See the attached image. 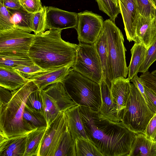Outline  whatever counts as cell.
Returning <instances> with one entry per match:
<instances>
[{
	"label": "cell",
	"mask_w": 156,
	"mask_h": 156,
	"mask_svg": "<svg viewBox=\"0 0 156 156\" xmlns=\"http://www.w3.org/2000/svg\"><path fill=\"white\" fill-rule=\"evenodd\" d=\"M144 133L147 138L153 140L156 134V113L149 122Z\"/></svg>",
	"instance_id": "41"
},
{
	"label": "cell",
	"mask_w": 156,
	"mask_h": 156,
	"mask_svg": "<svg viewBox=\"0 0 156 156\" xmlns=\"http://www.w3.org/2000/svg\"><path fill=\"white\" fill-rule=\"evenodd\" d=\"M100 85L101 102L99 112L109 120L114 122H119L117 106L112 100L110 88L102 79Z\"/></svg>",
	"instance_id": "19"
},
{
	"label": "cell",
	"mask_w": 156,
	"mask_h": 156,
	"mask_svg": "<svg viewBox=\"0 0 156 156\" xmlns=\"http://www.w3.org/2000/svg\"><path fill=\"white\" fill-rule=\"evenodd\" d=\"M62 83L72 100L77 105L99 111L101 102L100 84L73 69Z\"/></svg>",
	"instance_id": "4"
},
{
	"label": "cell",
	"mask_w": 156,
	"mask_h": 156,
	"mask_svg": "<svg viewBox=\"0 0 156 156\" xmlns=\"http://www.w3.org/2000/svg\"><path fill=\"white\" fill-rule=\"evenodd\" d=\"M37 88L30 80L21 88L12 91L10 100L0 105V137L8 138L28 134L34 130L25 122L23 115L29 96Z\"/></svg>",
	"instance_id": "3"
},
{
	"label": "cell",
	"mask_w": 156,
	"mask_h": 156,
	"mask_svg": "<svg viewBox=\"0 0 156 156\" xmlns=\"http://www.w3.org/2000/svg\"><path fill=\"white\" fill-rule=\"evenodd\" d=\"M26 105L30 108L44 114L41 91L38 88L33 91L29 95L27 99Z\"/></svg>",
	"instance_id": "32"
},
{
	"label": "cell",
	"mask_w": 156,
	"mask_h": 156,
	"mask_svg": "<svg viewBox=\"0 0 156 156\" xmlns=\"http://www.w3.org/2000/svg\"><path fill=\"white\" fill-rule=\"evenodd\" d=\"M80 116L88 139L104 156H128L136 133L121 121H112L98 111L79 106Z\"/></svg>",
	"instance_id": "1"
},
{
	"label": "cell",
	"mask_w": 156,
	"mask_h": 156,
	"mask_svg": "<svg viewBox=\"0 0 156 156\" xmlns=\"http://www.w3.org/2000/svg\"><path fill=\"white\" fill-rule=\"evenodd\" d=\"M127 40L137 43L136 21L138 13L136 0H118Z\"/></svg>",
	"instance_id": "12"
},
{
	"label": "cell",
	"mask_w": 156,
	"mask_h": 156,
	"mask_svg": "<svg viewBox=\"0 0 156 156\" xmlns=\"http://www.w3.org/2000/svg\"><path fill=\"white\" fill-rule=\"evenodd\" d=\"M128 156H156V142L143 133H136Z\"/></svg>",
	"instance_id": "20"
},
{
	"label": "cell",
	"mask_w": 156,
	"mask_h": 156,
	"mask_svg": "<svg viewBox=\"0 0 156 156\" xmlns=\"http://www.w3.org/2000/svg\"><path fill=\"white\" fill-rule=\"evenodd\" d=\"M130 86V93L119 121L132 132L144 133L154 114L137 88L133 83Z\"/></svg>",
	"instance_id": "6"
},
{
	"label": "cell",
	"mask_w": 156,
	"mask_h": 156,
	"mask_svg": "<svg viewBox=\"0 0 156 156\" xmlns=\"http://www.w3.org/2000/svg\"><path fill=\"white\" fill-rule=\"evenodd\" d=\"M78 22L76 30L80 42L93 44L102 30L104 21L102 17L87 10L77 13Z\"/></svg>",
	"instance_id": "9"
},
{
	"label": "cell",
	"mask_w": 156,
	"mask_h": 156,
	"mask_svg": "<svg viewBox=\"0 0 156 156\" xmlns=\"http://www.w3.org/2000/svg\"><path fill=\"white\" fill-rule=\"evenodd\" d=\"M156 61V36L147 50L144 60L139 69V73H143L148 71L150 66Z\"/></svg>",
	"instance_id": "33"
},
{
	"label": "cell",
	"mask_w": 156,
	"mask_h": 156,
	"mask_svg": "<svg viewBox=\"0 0 156 156\" xmlns=\"http://www.w3.org/2000/svg\"><path fill=\"white\" fill-rule=\"evenodd\" d=\"M130 80L128 77H120L112 81L111 94L112 100L117 106L119 122L130 93Z\"/></svg>",
	"instance_id": "14"
},
{
	"label": "cell",
	"mask_w": 156,
	"mask_h": 156,
	"mask_svg": "<svg viewBox=\"0 0 156 156\" xmlns=\"http://www.w3.org/2000/svg\"><path fill=\"white\" fill-rule=\"evenodd\" d=\"M24 121L33 129L47 127V121L44 115L31 108L26 105L23 115Z\"/></svg>",
	"instance_id": "26"
},
{
	"label": "cell",
	"mask_w": 156,
	"mask_h": 156,
	"mask_svg": "<svg viewBox=\"0 0 156 156\" xmlns=\"http://www.w3.org/2000/svg\"><path fill=\"white\" fill-rule=\"evenodd\" d=\"M143 84L147 99V105L150 109L154 114L156 113V95L145 85Z\"/></svg>",
	"instance_id": "40"
},
{
	"label": "cell",
	"mask_w": 156,
	"mask_h": 156,
	"mask_svg": "<svg viewBox=\"0 0 156 156\" xmlns=\"http://www.w3.org/2000/svg\"><path fill=\"white\" fill-rule=\"evenodd\" d=\"M73 64L58 68L39 73L29 79L36 84L40 90L48 86L57 83H62L69 72L72 69Z\"/></svg>",
	"instance_id": "15"
},
{
	"label": "cell",
	"mask_w": 156,
	"mask_h": 156,
	"mask_svg": "<svg viewBox=\"0 0 156 156\" xmlns=\"http://www.w3.org/2000/svg\"><path fill=\"white\" fill-rule=\"evenodd\" d=\"M0 2L7 8L17 9L22 7L20 0H0Z\"/></svg>",
	"instance_id": "44"
},
{
	"label": "cell",
	"mask_w": 156,
	"mask_h": 156,
	"mask_svg": "<svg viewBox=\"0 0 156 156\" xmlns=\"http://www.w3.org/2000/svg\"><path fill=\"white\" fill-rule=\"evenodd\" d=\"M43 90L53 98L60 112H65L77 105L72 100L62 83L50 85Z\"/></svg>",
	"instance_id": "17"
},
{
	"label": "cell",
	"mask_w": 156,
	"mask_h": 156,
	"mask_svg": "<svg viewBox=\"0 0 156 156\" xmlns=\"http://www.w3.org/2000/svg\"><path fill=\"white\" fill-rule=\"evenodd\" d=\"M152 1L154 4V5L156 7V0H152Z\"/></svg>",
	"instance_id": "47"
},
{
	"label": "cell",
	"mask_w": 156,
	"mask_h": 156,
	"mask_svg": "<svg viewBox=\"0 0 156 156\" xmlns=\"http://www.w3.org/2000/svg\"><path fill=\"white\" fill-rule=\"evenodd\" d=\"M64 112L67 117L69 130L73 140L75 141L78 138L89 139L80 116L79 105H76Z\"/></svg>",
	"instance_id": "21"
},
{
	"label": "cell",
	"mask_w": 156,
	"mask_h": 156,
	"mask_svg": "<svg viewBox=\"0 0 156 156\" xmlns=\"http://www.w3.org/2000/svg\"><path fill=\"white\" fill-rule=\"evenodd\" d=\"M13 68L24 77L29 80L36 74L47 71L35 64L31 66L20 65Z\"/></svg>",
	"instance_id": "37"
},
{
	"label": "cell",
	"mask_w": 156,
	"mask_h": 156,
	"mask_svg": "<svg viewBox=\"0 0 156 156\" xmlns=\"http://www.w3.org/2000/svg\"><path fill=\"white\" fill-rule=\"evenodd\" d=\"M93 44L100 58L102 69V79L111 89L112 81L108 64L107 38L104 26L98 39Z\"/></svg>",
	"instance_id": "22"
},
{
	"label": "cell",
	"mask_w": 156,
	"mask_h": 156,
	"mask_svg": "<svg viewBox=\"0 0 156 156\" xmlns=\"http://www.w3.org/2000/svg\"><path fill=\"white\" fill-rule=\"evenodd\" d=\"M46 129V127L38 128L28 134L23 156H39L41 142Z\"/></svg>",
	"instance_id": "25"
},
{
	"label": "cell",
	"mask_w": 156,
	"mask_h": 156,
	"mask_svg": "<svg viewBox=\"0 0 156 156\" xmlns=\"http://www.w3.org/2000/svg\"><path fill=\"white\" fill-rule=\"evenodd\" d=\"M15 28L30 33L33 31V14L29 13L22 7L17 9L7 8Z\"/></svg>",
	"instance_id": "23"
},
{
	"label": "cell",
	"mask_w": 156,
	"mask_h": 156,
	"mask_svg": "<svg viewBox=\"0 0 156 156\" xmlns=\"http://www.w3.org/2000/svg\"><path fill=\"white\" fill-rule=\"evenodd\" d=\"M45 6L43 9L33 14L32 30L34 34L43 33L45 30Z\"/></svg>",
	"instance_id": "36"
},
{
	"label": "cell",
	"mask_w": 156,
	"mask_h": 156,
	"mask_svg": "<svg viewBox=\"0 0 156 156\" xmlns=\"http://www.w3.org/2000/svg\"><path fill=\"white\" fill-rule=\"evenodd\" d=\"M61 32L50 29L34 34L28 55L35 64L45 71L73 64L76 61L78 44L62 40Z\"/></svg>",
	"instance_id": "2"
},
{
	"label": "cell",
	"mask_w": 156,
	"mask_h": 156,
	"mask_svg": "<svg viewBox=\"0 0 156 156\" xmlns=\"http://www.w3.org/2000/svg\"><path fill=\"white\" fill-rule=\"evenodd\" d=\"M9 91L0 86V105L8 103L11 99L12 94Z\"/></svg>",
	"instance_id": "42"
},
{
	"label": "cell",
	"mask_w": 156,
	"mask_h": 156,
	"mask_svg": "<svg viewBox=\"0 0 156 156\" xmlns=\"http://www.w3.org/2000/svg\"><path fill=\"white\" fill-rule=\"evenodd\" d=\"M151 73L154 76H156V69L152 71Z\"/></svg>",
	"instance_id": "45"
},
{
	"label": "cell",
	"mask_w": 156,
	"mask_h": 156,
	"mask_svg": "<svg viewBox=\"0 0 156 156\" xmlns=\"http://www.w3.org/2000/svg\"><path fill=\"white\" fill-rule=\"evenodd\" d=\"M96 0L99 9L107 15L115 23L118 15L120 13L119 6H117L112 0Z\"/></svg>",
	"instance_id": "31"
},
{
	"label": "cell",
	"mask_w": 156,
	"mask_h": 156,
	"mask_svg": "<svg viewBox=\"0 0 156 156\" xmlns=\"http://www.w3.org/2000/svg\"><path fill=\"white\" fill-rule=\"evenodd\" d=\"M142 83L150 89L156 95V76L147 71L139 77Z\"/></svg>",
	"instance_id": "39"
},
{
	"label": "cell",
	"mask_w": 156,
	"mask_h": 156,
	"mask_svg": "<svg viewBox=\"0 0 156 156\" xmlns=\"http://www.w3.org/2000/svg\"><path fill=\"white\" fill-rule=\"evenodd\" d=\"M45 30H62L68 28L76 29L77 13L64 10L52 6H45Z\"/></svg>",
	"instance_id": "11"
},
{
	"label": "cell",
	"mask_w": 156,
	"mask_h": 156,
	"mask_svg": "<svg viewBox=\"0 0 156 156\" xmlns=\"http://www.w3.org/2000/svg\"><path fill=\"white\" fill-rule=\"evenodd\" d=\"M27 135L8 138L0 137V156H23Z\"/></svg>",
	"instance_id": "16"
},
{
	"label": "cell",
	"mask_w": 156,
	"mask_h": 156,
	"mask_svg": "<svg viewBox=\"0 0 156 156\" xmlns=\"http://www.w3.org/2000/svg\"><path fill=\"white\" fill-rule=\"evenodd\" d=\"M54 156H76L75 142L68 127L60 140Z\"/></svg>",
	"instance_id": "27"
},
{
	"label": "cell",
	"mask_w": 156,
	"mask_h": 156,
	"mask_svg": "<svg viewBox=\"0 0 156 156\" xmlns=\"http://www.w3.org/2000/svg\"><path fill=\"white\" fill-rule=\"evenodd\" d=\"M130 81L135 85L140 91L144 98L147 104V101L144 86L140 78L138 76L137 74L135 75L132 79L130 80Z\"/></svg>",
	"instance_id": "43"
},
{
	"label": "cell",
	"mask_w": 156,
	"mask_h": 156,
	"mask_svg": "<svg viewBox=\"0 0 156 156\" xmlns=\"http://www.w3.org/2000/svg\"><path fill=\"white\" fill-rule=\"evenodd\" d=\"M139 13L144 16H156L155 6L152 0H136Z\"/></svg>",
	"instance_id": "34"
},
{
	"label": "cell",
	"mask_w": 156,
	"mask_h": 156,
	"mask_svg": "<svg viewBox=\"0 0 156 156\" xmlns=\"http://www.w3.org/2000/svg\"><path fill=\"white\" fill-rule=\"evenodd\" d=\"M29 80L12 67L0 66V86L12 91L21 88Z\"/></svg>",
	"instance_id": "18"
},
{
	"label": "cell",
	"mask_w": 156,
	"mask_h": 156,
	"mask_svg": "<svg viewBox=\"0 0 156 156\" xmlns=\"http://www.w3.org/2000/svg\"><path fill=\"white\" fill-rule=\"evenodd\" d=\"M147 49L142 44L135 42L130 50L131 57L128 69V77L131 80L139 73L144 60Z\"/></svg>",
	"instance_id": "24"
},
{
	"label": "cell",
	"mask_w": 156,
	"mask_h": 156,
	"mask_svg": "<svg viewBox=\"0 0 156 156\" xmlns=\"http://www.w3.org/2000/svg\"><path fill=\"white\" fill-rule=\"evenodd\" d=\"M116 4L117 6H119L118 0H112Z\"/></svg>",
	"instance_id": "46"
},
{
	"label": "cell",
	"mask_w": 156,
	"mask_h": 156,
	"mask_svg": "<svg viewBox=\"0 0 156 156\" xmlns=\"http://www.w3.org/2000/svg\"><path fill=\"white\" fill-rule=\"evenodd\" d=\"M34 36L16 28L0 31V55L29 56Z\"/></svg>",
	"instance_id": "8"
},
{
	"label": "cell",
	"mask_w": 156,
	"mask_h": 156,
	"mask_svg": "<svg viewBox=\"0 0 156 156\" xmlns=\"http://www.w3.org/2000/svg\"><path fill=\"white\" fill-rule=\"evenodd\" d=\"M75 142L76 156H104L89 139L78 138Z\"/></svg>",
	"instance_id": "29"
},
{
	"label": "cell",
	"mask_w": 156,
	"mask_h": 156,
	"mask_svg": "<svg viewBox=\"0 0 156 156\" xmlns=\"http://www.w3.org/2000/svg\"><path fill=\"white\" fill-rule=\"evenodd\" d=\"M34 64L29 56L0 55V66L13 68L20 65L31 66Z\"/></svg>",
	"instance_id": "30"
},
{
	"label": "cell",
	"mask_w": 156,
	"mask_h": 156,
	"mask_svg": "<svg viewBox=\"0 0 156 156\" xmlns=\"http://www.w3.org/2000/svg\"><path fill=\"white\" fill-rule=\"evenodd\" d=\"M20 2L22 6L30 13L40 12L44 8L41 0H20Z\"/></svg>",
	"instance_id": "38"
},
{
	"label": "cell",
	"mask_w": 156,
	"mask_h": 156,
	"mask_svg": "<svg viewBox=\"0 0 156 156\" xmlns=\"http://www.w3.org/2000/svg\"><path fill=\"white\" fill-rule=\"evenodd\" d=\"M155 9L156 10V7H155ZM155 23H156V16H155Z\"/></svg>",
	"instance_id": "49"
},
{
	"label": "cell",
	"mask_w": 156,
	"mask_h": 156,
	"mask_svg": "<svg viewBox=\"0 0 156 156\" xmlns=\"http://www.w3.org/2000/svg\"><path fill=\"white\" fill-rule=\"evenodd\" d=\"M73 69L83 76L100 84L102 78L100 58L93 44L80 42Z\"/></svg>",
	"instance_id": "7"
},
{
	"label": "cell",
	"mask_w": 156,
	"mask_h": 156,
	"mask_svg": "<svg viewBox=\"0 0 156 156\" xmlns=\"http://www.w3.org/2000/svg\"><path fill=\"white\" fill-rule=\"evenodd\" d=\"M41 91L43 100L44 114L47 122V128L61 112L53 98L43 90Z\"/></svg>",
	"instance_id": "28"
},
{
	"label": "cell",
	"mask_w": 156,
	"mask_h": 156,
	"mask_svg": "<svg viewBox=\"0 0 156 156\" xmlns=\"http://www.w3.org/2000/svg\"><path fill=\"white\" fill-rule=\"evenodd\" d=\"M68 128L67 117L64 112H61L46 129L41 142L39 156H54Z\"/></svg>",
	"instance_id": "10"
},
{
	"label": "cell",
	"mask_w": 156,
	"mask_h": 156,
	"mask_svg": "<svg viewBox=\"0 0 156 156\" xmlns=\"http://www.w3.org/2000/svg\"><path fill=\"white\" fill-rule=\"evenodd\" d=\"M15 28L10 15L7 8L0 2V31Z\"/></svg>",
	"instance_id": "35"
},
{
	"label": "cell",
	"mask_w": 156,
	"mask_h": 156,
	"mask_svg": "<svg viewBox=\"0 0 156 156\" xmlns=\"http://www.w3.org/2000/svg\"><path fill=\"white\" fill-rule=\"evenodd\" d=\"M103 26L107 36L108 64L111 81L120 77L126 78L128 69L122 32L110 19L104 21Z\"/></svg>",
	"instance_id": "5"
},
{
	"label": "cell",
	"mask_w": 156,
	"mask_h": 156,
	"mask_svg": "<svg viewBox=\"0 0 156 156\" xmlns=\"http://www.w3.org/2000/svg\"><path fill=\"white\" fill-rule=\"evenodd\" d=\"M137 43L142 44L147 50L156 36L155 16H144L138 13L136 21Z\"/></svg>",
	"instance_id": "13"
},
{
	"label": "cell",
	"mask_w": 156,
	"mask_h": 156,
	"mask_svg": "<svg viewBox=\"0 0 156 156\" xmlns=\"http://www.w3.org/2000/svg\"><path fill=\"white\" fill-rule=\"evenodd\" d=\"M153 140L156 142V134Z\"/></svg>",
	"instance_id": "48"
}]
</instances>
